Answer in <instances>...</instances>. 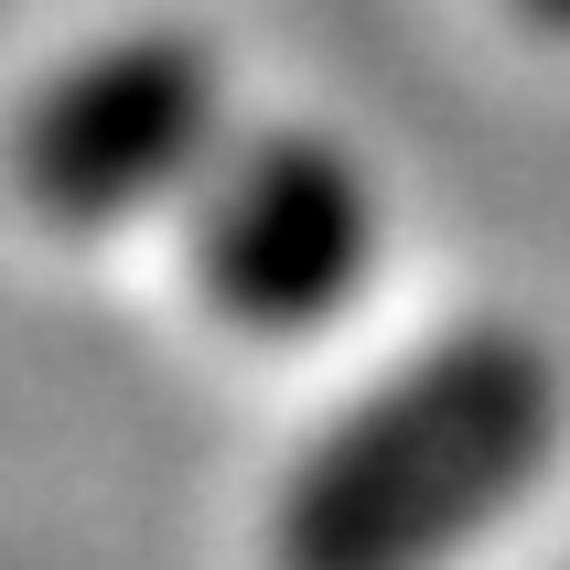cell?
Instances as JSON below:
<instances>
[{"instance_id": "1", "label": "cell", "mask_w": 570, "mask_h": 570, "mask_svg": "<svg viewBox=\"0 0 570 570\" xmlns=\"http://www.w3.org/2000/svg\"><path fill=\"white\" fill-rule=\"evenodd\" d=\"M570 442V366L528 323H452L291 452L269 570H442L539 495Z\"/></svg>"}, {"instance_id": "2", "label": "cell", "mask_w": 570, "mask_h": 570, "mask_svg": "<svg viewBox=\"0 0 570 570\" xmlns=\"http://www.w3.org/2000/svg\"><path fill=\"white\" fill-rule=\"evenodd\" d=\"M226 151V65L184 22H129L65 55L11 108V194L43 226H129L161 194H194Z\"/></svg>"}, {"instance_id": "4", "label": "cell", "mask_w": 570, "mask_h": 570, "mask_svg": "<svg viewBox=\"0 0 570 570\" xmlns=\"http://www.w3.org/2000/svg\"><path fill=\"white\" fill-rule=\"evenodd\" d=\"M507 11H517L528 32H570V0H507Z\"/></svg>"}, {"instance_id": "3", "label": "cell", "mask_w": 570, "mask_h": 570, "mask_svg": "<svg viewBox=\"0 0 570 570\" xmlns=\"http://www.w3.org/2000/svg\"><path fill=\"white\" fill-rule=\"evenodd\" d=\"M377 173L334 129H248L194 184V291L237 334H323L377 269Z\"/></svg>"}]
</instances>
